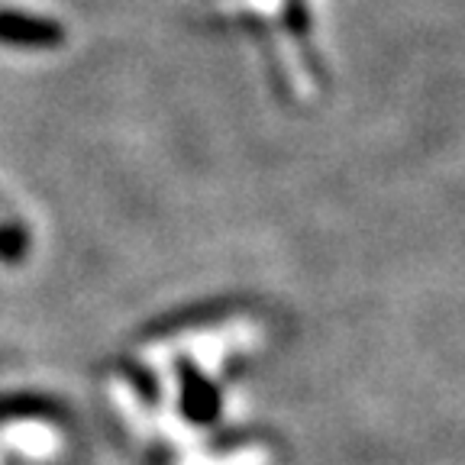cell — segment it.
I'll return each instance as SVG.
<instances>
[{"label": "cell", "instance_id": "obj_1", "mask_svg": "<svg viewBox=\"0 0 465 465\" xmlns=\"http://www.w3.org/2000/svg\"><path fill=\"white\" fill-rule=\"evenodd\" d=\"M178 407H182L184 420L197 423V427L217 423L220 411H223L220 388L213 385L211 378H207V371L197 369L191 359L178 362Z\"/></svg>", "mask_w": 465, "mask_h": 465}, {"label": "cell", "instance_id": "obj_2", "mask_svg": "<svg viewBox=\"0 0 465 465\" xmlns=\"http://www.w3.org/2000/svg\"><path fill=\"white\" fill-rule=\"evenodd\" d=\"M0 43L16 49H55L65 43V26L49 16L0 10Z\"/></svg>", "mask_w": 465, "mask_h": 465}, {"label": "cell", "instance_id": "obj_3", "mask_svg": "<svg viewBox=\"0 0 465 465\" xmlns=\"http://www.w3.org/2000/svg\"><path fill=\"white\" fill-rule=\"evenodd\" d=\"M62 414V407L55 401L43 398V394H0V423L14 420H55Z\"/></svg>", "mask_w": 465, "mask_h": 465}, {"label": "cell", "instance_id": "obj_4", "mask_svg": "<svg viewBox=\"0 0 465 465\" xmlns=\"http://www.w3.org/2000/svg\"><path fill=\"white\" fill-rule=\"evenodd\" d=\"M29 252V236L16 226H0V262H23V255Z\"/></svg>", "mask_w": 465, "mask_h": 465}, {"label": "cell", "instance_id": "obj_5", "mask_svg": "<svg viewBox=\"0 0 465 465\" xmlns=\"http://www.w3.org/2000/svg\"><path fill=\"white\" fill-rule=\"evenodd\" d=\"M126 375H130V381H136V391L143 394V401H159V381H155L153 375L145 369H139V365H126Z\"/></svg>", "mask_w": 465, "mask_h": 465}]
</instances>
